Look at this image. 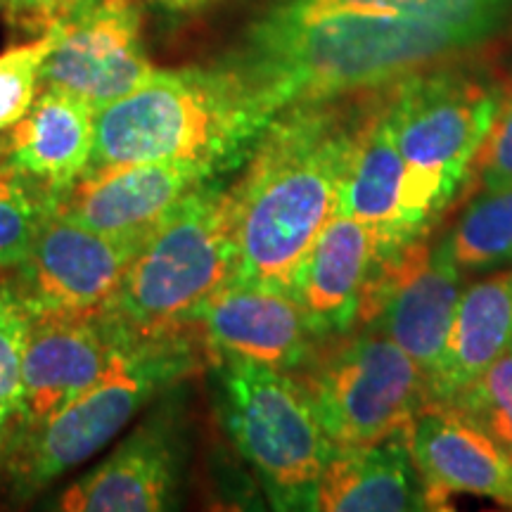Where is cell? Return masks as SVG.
<instances>
[{
	"instance_id": "obj_1",
	"label": "cell",
	"mask_w": 512,
	"mask_h": 512,
	"mask_svg": "<svg viewBox=\"0 0 512 512\" xmlns=\"http://www.w3.org/2000/svg\"><path fill=\"white\" fill-rule=\"evenodd\" d=\"M510 22L512 0H275L233 67L280 114L453 62Z\"/></svg>"
},
{
	"instance_id": "obj_2",
	"label": "cell",
	"mask_w": 512,
	"mask_h": 512,
	"mask_svg": "<svg viewBox=\"0 0 512 512\" xmlns=\"http://www.w3.org/2000/svg\"><path fill=\"white\" fill-rule=\"evenodd\" d=\"M363 112L337 100L287 107L245 159L238 195L233 280L290 292L299 264L342 207Z\"/></svg>"
},
{
	"instance_id": "obj_3",
	"label": "cell",
	"mask_w": 512,
	"mask_h": 512,
	"mask_svg": "<svg viewBox=\"0 0 512 512\" xmlns=\"http://www.w3.org/2000/svg\"><path fill=\"white\" fill-rule=\"evenodd\" d=\"M278 112L228 67L155 69L138 91L102 107L83 174L145 162H188L214 174L245 164Z\"/></svg>"
},
{
	"instance_id": "obj_4",
	"label": "cell",
	"mask_w": 512,
	"mask_h": 512,
	"mask_svg": "<svg viewBox=\"0 0 512 512\" xmlns=\"http://www.w3.org/2000/svg\"><path fill=\"white\" fill-rule=\"evenodd\" d=\"M238 264V195L221 176L192 188L147 238L102 313L131 337L188 330Z\"/></svg>"
},
{
	"instance_id": "obj_5",
	"label": "cell",
	"mask_w": 512,
	"mask_h": 512,
	"mask_svg": "<svg viewBox=\"0 0 512 512\" xmlns=\"http://www.w3.org/2000/svg\"><path fill=\"white\" fill-rule=\"evenodd\" d=\"M195 339L192 328L145 339L121 330L110 368L88 392L36 430L3 441L12 496L29 501L110 444L145 403L197 368Z\"/></svg>"
},
{
	"instance_id": "obj_6",
	"label": "cell",
	"mask_w": 512,
	"mask_h": 512,
	"mask_svg": "<svg viewBox=\"0 0 512 512\" xmlns=\"http://www.w3.org/2000/svg\"><path fill=\"white\" fill-rule=\"evenodd\" d=\"M223 425L273 508L311 510L332 441L299 377L247 358H216Z\"/></svg>"
},
{
	"instance_id": "obj_7",
	"label": "cell",
	"mask_w": 512,
	"mask_h": 512,
	"mask_svg": "<svg viewBox=\"0 0 512 512\" xmlns=\"http://www.w3.org/2000/svg\"><path fill=\"white\" fill-rule=\"evenodd\" d=\"M501 93L503 83L448 62L384 86L380 105L403 162L439 214L470 178Z\"/></svg>"
},
{
	"instance_id": "obj_8",
	"label": "cell",
	"mask_w": 512,
	"mask_h": 512,
	"mask_svg": "<svg viewBox=\"0 0 512 512\" xmlns=\"http://www.w3.org/2000/svg\"><path fill=\"white\" fill-rule=\"evenodd\" d=\"M330 339L302 366V384L332 446L375 444L406 432L430 401L425 370L373 325Z\"/></svg>"
},
{
	"instance_id": "obj_9",
	"label": "cell",
	"mask_w": 512,
	"mask_h": 512,
	"mask_svg": "<svg viewBox=\"0 0 512 512\" xmlns=\"http://www.w3.org/2000/svg\"><path fill=\"white\" fill-rule=\"evenodd\" d=\"M55 34L41 67V88L72 93L95 112L138 91L155 74L140 0H93L57 24Z\"/></svg>"
},
{
	"instance_id": "obj_10",
	"label": "cell",
	"mask_w": 512,
	"mask_h": 512,
	"mask_svg": "<svg viewBox=\"0 0 512 512\" xmlns=\"http://www.w3.org/2000/svg\"><path fill=\"white\" fill-rule=\"evenodd\" d=\"M119 339L121 330L102 311L31 318L5 439L36 430L88 392L110 368Z\"/></svg>"
},
{
	"instance_id": "obj_11",
	"label": "cell",
	"mask_w": 512,
	"mask_h": 512,
	"mask_svg": "<svg viewBox=\"0 0 512 512\" xmlns=\"http://www.w3.org/2000/svg\"><path fill=\"white\" fill-rule=\"evenodd\" d=\"M138 249L136 242L107 238L55 211L8 280L31 318L100 311Z\"/></svg>"
},
{
	"instance_id": "obj_12",
	"label": "cell",
	"mask_w": 512,
	"mask_h": 512,
	"mask_svg": "<svg viewBox=\"0 0 512 512\" xmlns=\"http://www.w3.org/2000/svg\"><path fill=\"white\" fill-rule=\"evenodd\" d=\"M465 273L425 238L380 266L370 280L356 325H373L430 377L456 316Z\"/></svg>"
},
{
	"instance_id": "obj_13",
	"label": "cell",
	"mask_w": 512,
	"mask_h": 512,
	"mask_svg": "<svg viewBox=\"0 0 512 512\" xmlns=\"http://www.w3.org/2000/svg\"><path fill=\"white\" fill-rule=\"evenodd\" d=\"M342 209L373 233L377 268L425 238L439 216L403 162L380 100L363 117Z\"/></svg>"
},
{
	"instance_id": "obj_14",
	"label": "cell",
	"mask_w": 512,
	"mask_h": 512,
	"mask_svg": "<svg viewBox=\"0 0 512 512\" xmlns=\"http://www.w3.org/2000/svg\"><path fill=\"white\" fill-rule=\"evenodd\" d=\"M190 328L214 361L247 358L285 373L302 368L320 344L290 292L240 280L211 294Z\"/></svg>"
},
{
	"instance_id": "obj_15",
	"label": "cell",
	"mask_w": 512,
	"mask_h": 512,
	"mask_svg": "<svg viewBox=\"0 0 512 512\" xmlns=\"http://www.w3.org/2000/svg\"><path fill=\"white\" fill-rule=\"evenodd\" d=\"M183 472V439L174 406L147 415L112 456L60 496L67 512H159L174 508Z\"/></svg>"
},
{
	"instance_id": "obj_16",
	"label": "cell",
	"mask_w": 512,
	"mask_h": 512,
	"mask_svg": "<svg viewBox=\"0 0 512 512\" xmlns=\"http://www.w3.org/2000/svg\"><path fill=\"white\" fill-rule=\"evenodd\" d=\"M219 174L188 162H145L83 174L57 211L114 240L143 245L178 202Z\"/></svg>"
},
{
	"instance_id": "obj_17",
	"label": "cell",
	"mask_w": 512,
	"mask_h": 512,
	"mask_svg": "<svg viewBox=\"0 0 512 512\" xmlns=\"http://www.w3.org/2000/svg\"><path fill=\"white\" fill-rule=\"evenodd\" d=\"M408 444L430 510H446L463 494L512 508V458L451 403L427 401L408 427Z\"/></svg>"
},
{
	"instance_id": "obj_18",
	"label": "cell",
	"mask_w": 512,
	"mask_h": 512,
	"mask_svg": "<svg viewBox=\"0 0 512 512\" xmlns=\"http://www.w3.org/2000/svg\"><path fill=\"white\" fill-rule=\"evenodd\" d=\"M375 271L373 233L339 207L290 283V294L320 342L356 328Z\"/></svg>"
},
{
	"instance_id": "obj_19",
	"label": "cell",
	"mask_w": 512,
	"mask_h": 512,
	"mask_svg": "<svg viewBox=\"0 0 512 512\" xmlns=\"http://www.w3.org/2000/svg\"><path fill=\"white\" fill-rule=\"evenodd\" d=\"M95 117L86 100L41 88L29 112L0 133V164L62 200L93 157Z\"/></svg>"
},
{
	"instance_id": "obj_20",
	"label": "cell",
	"mask_w": 512,
	"mask_h": 512,
	"mask_svg": "<svg viewBox=\"0 0 512 512\" xmlns=\"http://www.w3.org/2000/svg\"><path fill=\"white\" fill-rule=\"evenodd\" d=\"M311 510H430L425 484L408 444V430L375 444L332 446L313 491Z\"/></svg>"
},
{
	"instance_id": "obj_21",
	"label": "cell",
	"mask_w": 512,
	"mask_h": 512,
	"mask_svg": "<svg viewBox=\"0 0 512 512\" xmlns=\"http://www.w3.org/2000/svg\"><path fill=\"white\" fill-rule=\"evenodd\" d=\"M512 351V266L467 285L437 366L427 377L430 401H451L498 358Z\"/></svg>"
},
{
	"instance_id": "obj_22",
	"label": "cell",
	"mask_w": 512,
	"mask_h": 512,
	"mask_svg": "<svg viewBox=\"0 0 512 512\" xmlns=\"http://www.w3.org/2000/svg\"><path fill=\"white\" fill-rule=\"evenodd\" d=\"M439 247L463 273L512 266V185L477 192Z\"/></svg>"
},
{
	"instance_id": "obj_23",
	"label": "cell",
	"mask_w": 512,
	"mask_h": 512,
	"mask_svg": "<svg viewBox=\"0 0 512 512\" xmlns=\"http://www.w3.org/2000/svg\"><path fill=\"white\" fill-rule=\"evenodd\" d=\"M57 207L60 197L0 164V271L22 264Z\"/></svg>"
},
{
	"instance_id": "obj_24",
	"label": "cell",
	"mask_w": 512,
	"mask_h": 512,
	"mask_svg": "<svg viewBox=\"0 0 512 512\" xmlns=\"http://www.w3.org/2000/svg\"><path fill=\"white\" fill-rule=\"evenodd\" d=\"M444 403H451L512 458V351Z\"/></svg>"
},
{
	"instance_id": "obj_25",
	"label": "cell",
	"mask_w": 512,
	"mask_h": 512,
	"mask_svg": "<svg viewBox=\"0 0 512 512\" xmlns=\"http://www.w3.org/2000/svg\"><path fill=\"white\" fill-rule=\"evenodd\" d=\"M55 29L0 55V133L29 112L41 88V67L55 46Z\"/></svg>"
},
{
	"instance_id": "obj_26",
	"label": "cell",
	"mask_w": 512,
	"mask_h": 512,
	"mask_svg": "<svg viewBox=\"0 0 512 512\" xmlns=\"http://www.w3.org/2000/svg\"><path fill=\"white\" fill-rule=\"evenodd\" d=\"M29 320V311L10 280H0V451L15 413Z\"/></svg>"
},
{
	"instance_id": "obj_27",
	"label": "cell",
	"mask_w": 512,
	"mask_h": 512,
	"mask_svg": "<svg viewBox=\"0 0 512 512\" xmlns=\"http://www.w3.org/2000/svg\"><path fill=\"white\" fill-rule=\"evenodd\" d=\"M470 178L477 192H491L512 185V79L510 83H503L494 124L472 162Z\"/></svg>"
},
{
	"instance_id": "obj_28",
	"label": "cell",
	"mask_w": 512,
	"mask_h": 512,
	"mask_svg": "<svg viewBox=\"0 0 512 512\" xmlns=\"http://www.w3.org/2000/svg\"><path fill=\"white\" fill-rule=\"evenodd\" d=\"M93 0H3L5 17L22 34H46Z\"/></svg>"
},
{
	"instance_id": "obj_29",
	"label": "cell",
	"mask_w": 512,
	"mask_h": 512,
	"mask_svg": "<svg viewBox=\"0 0 512 512\" xmlns=\"http://www.w3.org/2000/svg\"><path fill=\"white\" fill-rule=\"evenodd\" d=\"M145 3H150L152 8L164 12V15L188 17L204 10L207 5L214 3V0H145Z\"/></svg>"
},
{
	"instance_id": "obj_30",
	"label": "cell",
	"mask_w": 512,
	"mask_h": 512,
	"mask_svg": "<svg viewBox=\"0 0 512 512\" xmlns=\"http://www.w3.org/2000/svg\"><path fill=\"white\" fill-rule=\"evenodd\" d=\"M0 157H3V143H0Z\"/></svg>"
}]
</instances>
